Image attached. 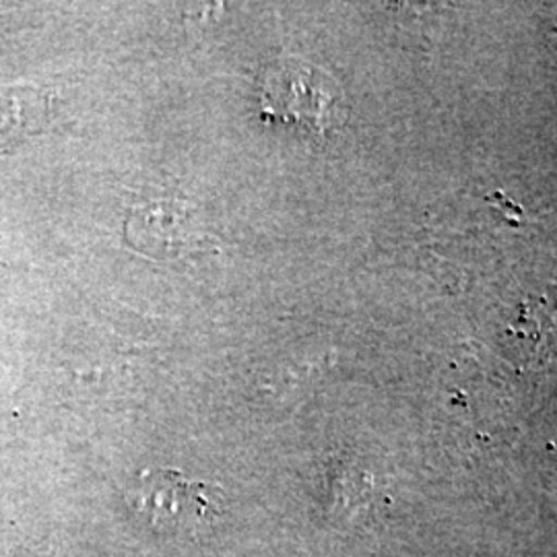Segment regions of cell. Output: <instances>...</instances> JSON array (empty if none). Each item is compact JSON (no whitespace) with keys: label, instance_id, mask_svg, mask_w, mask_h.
<instances>
[{"label":"cell","instance_id":"6da1fadb","mask_svg":"<svg viewBox=\"0 0 557 557\" xmlns=\"http://www.w3.org/2000/svg\"><path fill=\"white\" fill-rule=\"evenodd\" d=\"M128 504L145 524L168 535L202 533L223 512L220 487L172 469L140 473L131 485Z\"/></svg>","mask_w":557,"mask_h":557},{"label":"cell","instance_id":"3957f363","mask_svg":"<svg viewBox=\"0 0 557 557\" xmlns=\"http://www.w3.org/2000/svg\"><path fill=\"white\" fill-rule=\"evenodd\" d=\"M126 242L149 259L176 260L207 252L215 238L200 230L190 205L158 200L131 213Z\"/></svg>","mask_w":557,"mask_h":557},{"label":"cell","instance_id":"277c9868","mask_svg":"<svg viewBox=\"0 0 557 557\" xmlns=\"http://www.w3.org/2000/svg\"><path fill=\"white\" fill-rule=\"evenodd\" d=\"M52 98L34 85H11L0 89V153L11 151L27 137L38 135L52 114Z\"/></svg>","mask_w":557,"mask_h":557},{"label":"cell","instance_id":"7a4b0ae2","mask_svg":"<svg viewBox=\"0 0 557 557\" xmlns=\"http://www.w3.org/2000/svg\"><path fill=\"white\" fill-rule=\"evenodd\" d=\"M341 89L317 66L298 59L271 64L260 83L264 116L324 135L341 119Z\"/></svg>","mask_w":557,"mask_h":557}]
</instances>
